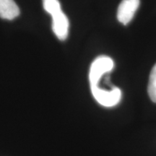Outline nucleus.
<instances>
[{
  "instance_id": "nucleus-7",
  "label": "nucleus",
  "mask_w": 156,
  "mask_h": 156,
  "mask_svg": "<svg viewBox=\"0 0 156 156\" xmlns=\"http://www.w3.org/2000/svg\"><path fill=\"white\" fill-rule=\"evenodd\" d=\"M43 6L45 11L51 15L62 10L61 5L58 0H43Z\"/></svg>"
},
{
  "instance_id": "nucleus-5",
  "label": "nucleus",
  "mask_w": 156,
  "mask_h": 156,
  "mask_svg": "<svg viewBox=\"0 0 156 156\" xmlns=\"http://www.w3.org/2000/svg\"><path fill=\"white\" fill-rule=\"evenodd\" d=\"M20 15V9L14 0H0V17L8 20L15 19Z\"/></svg>"
},
{
  "instance_id": "nucleus-2",
  "label": "nucleus",
  "mask_w": 156,
  "mask_h": 156,
  "mask_svg": "<svg viewBox=\"0 0 156 156\" xmlns=\"http://www.w3.org/2000/svg\"><path fill=\"white\" fill-rule=\"evenodd\" d=\"M93 97L98 103L103 106L112 107L118 104L122 98V91L119 87L112 89H103L100 87H90Z\"/></svg>"
},
{
  "instance_id": "nucleus-4",
  "label": "nucleus",
  "mask_w": 156,
  "mask_h": 156,
  "mask_svg": "<svg viewBox=\"0 0 156 156\" xmlns=\"http://www.w3.org/2000/svg\"><path fill=\"white\" fill-rule=\"evenodd\" d=\"M52 17V30L56 36L61 41H64L69 34V22L62 10L51 15Z\"/></svg>"
},
{
  "instance_id": "nucleus-1",
  "label": "nucleus",
  "mask_w": 156,
  "mask_h": 156,
  "mask_svg": "<svg viewBox=\"0 0 156 156\" xmlns=\"http://www.w3.org/2000/svg\"><path fill=\"white\" fill-rule=\"evenodd\" d=\"M114 63L111 57L100 56L97 57L91 64L89 73V80L90 87L95 86L103 75L110 73L114 69Z\"/></svg>"
},
{
  "instance_id": "nucleus-3",
  "label": "nucleus",
  "mask_w": 156,
  "mask_h": 156,
  "mask_svg": "<svg viewBox=\"0 0 156 156\" xmlns=\"http://www.w3.org/2000/svg\"><path fill=\"white\" fill-rule=\"evenodd\" d=\"M140 0H122L117 10V19L123 25H127L132 20L139 8Z\"/></svg>"
},
{
  "instance_id": "nucleus-6",
  "label": "nucleus",
  "mask_w": 156,
  "mask_h": 156,
  "mask_svg": "<svg viewBox=\"0 0 156 156\" xmlns=\"http://www.w3.org/2000/svg\"><path fill=\"white\" fill-rule=\"evenodd\" d=\"M147 92L152 101L156 103V64L154 65L150 74Z\"/></svg>"
}]
</instances>
